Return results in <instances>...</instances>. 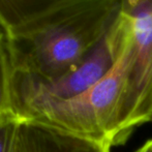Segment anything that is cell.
<instances>
[{
	"label": "cell",
	"mask_w": 152,
	"mask_h": 152,
	"mask_svg": "<svg viewBox=\"0 0 152 152\" xmlns=\"http://www.w3.org/2000/svg\"><path fill=\"white\" fill-rule=\"evenodd\" d=\"M0 36H6V32L3 27L1 26V24H0Z\"/></svg>",
	"instance_id": "30bf717a"
},
{
	"label": "cell",
	"mask_w": 152,
	"mask_h": 152,
	"mask_svg": "<svg viewBox=\"0 0 152 152\" xmlns=\"http://www.w3.org/2000/svg\"><path fill=\"white\" fill-rule=\"evenodd\" d=\"M21 118L12 110L0 113V152H8L12 137Z\"/></svg>",
	"instance_id": "ba28073f"
},
{
	"label": "cell",
	"mask_w": 152,
	"mask_h": 152,
	"mask_svg": "<svg viewBox=\"0 0 152 152\" xmlns=\"http://www.w3.org/2000/svg\"><path fill=\"white\" fill-rule=\"evenodd\" d=\"M121 0H72L6 35L15 72L54 81L77 65L112 29Z\"/></svg>",
	"instance_id": "6da1fadb"
},
{
	"label": "cell",
	"mask_w": 152,
	"mask_h": 152,
	"mask_svg": "<svg viewBox=\"0 0 152 152\" xmlns=\"http://www.w3.org/2000/svg\"><path fill=\"white\" fill-rule=\"evenodd\" d=\"M12 74L6 36H0V113L12 109Z\"/></svg>",
	"instance_id": "52a82bcc"
},
{
	"label": "cell",
	"mask_w": 152,
	"mask_h": 152,
	"mask_svg": "<svg viewBox=\"0 0 152 152\" xmlns=\"http://www.w3.org/2000/svg\"><path fill=\"white\" fill-rule=\"evenodd\" d=\"M128 25L120 18L110 31L75 67L54 81H42L15 72L12 81V110L23 118L32 109L53 100L76 97L88 91L115 66L125 47Z\"/></svg>",
	"instance_id": "3957f363"
},
{
	"label": "cell",
	"mask_w": 152,
	"mask_h": 152,
	"mask_svg": "<svg viewBox=\"0 0 152 152\" xmlns=\"http://www.w3.org/2000/svg\"><path fill=\"white\" fill-rule=\"evenodd\" d=\"M121 15L129 24L130 53L117 145L152 122V0H121Z\"/></svg>",
	"instance_id": "277c9868"
},
{
	"label": "cell",
	"mask_w": 152,
	"mask_h": 152,
	"mask_svg": "<svg viewBox=\"0 0 152 152\" xmlns=\"http://www.w3.org/2000/svg\"><path fill=\"white\" fill-rule=\"evenodd\" d=\"M72 0H0V24L6 35Z\"/></svg>",
	"instance_id": "8992f818"
},
{
	"label": "cell",
	"mask_w": 152,
	"mask_h": 152,
	"mask_svg": "<svg viewBox=\"0 0 152 152\" xmlns=\"http://www.w3.org/2000/svg\"><path fill=\"white\" fill-rule=\"evenodd\" d=\"M136 152H152V139L146 141Z\"/></svg>",
	"instance_id": "9c48e42d"
},
{
	"label": "cell",
	"mask_w": 152,
	"mask_h": 152,
	"mask_svg": "<svg viewBox=\"0 0 152 152\" xmlns=\"http://www.w3.org/2000/svg\"><path fill=\"white\" fill-rule=\"evenodd\" d=\"M113 145L35 119L19 121L8 152H111Z\"/></svg>",
	"instance_id": "5b68a950"
},
{
	"label": "cell",
	"mask_w": 152,
	"mask_h": 152,
	"mask_svg": "<svg viewBox=\"0 0 152 152\" xmlns=\"http://www.w3.org/2000/svg\"><path fill=\"white\" fill-rule=\"evenodd\" d=\"M127 25L125 47L115 66L102 80L76 97L53 100L32 109L22 119H35L85 138L117 146L119 116L129 67L128 22Z\"/></svg>",
	"instance_id": "7a4b0ae2"
}]
</instances>
